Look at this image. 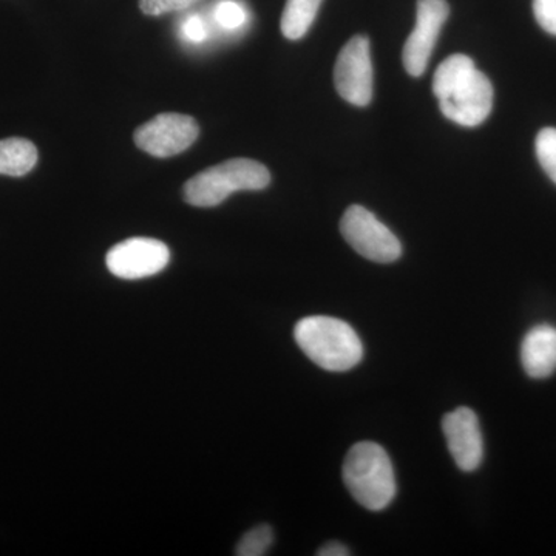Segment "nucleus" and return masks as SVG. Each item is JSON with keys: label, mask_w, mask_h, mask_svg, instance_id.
Here are the masks:
<instances>
[{"label": "nucleus", "mask_w": 556, "mask_h": 556, "mask_svg": "<svg viewBox=\"0 0 556 556\" xmlns=\"http://www.w3.org/2000/svg\"><path fill=\"white\" fill-rule=\"evenodd\" d=\"M334 83L340 97L350 104L365 108L372 98V64L369 40L354 36L340 50L334 68Z\"/></svg>", "instance_id": "0eeeda50"}, {"label": "nucleus", "mask_w": 556, "mask_h": 556, "mask_svg": "<svg viewBox=\"0 0 556 556\" xmlns=\"http://www.w3.org/2000/svg\"><path fill=\"white\" fill-rule=\"evenodd\" d=\"M214 17L219 27L228 31H236L247 25L248 11L236 0H222L215 7Z\"/></svg>", "instance_id": "2eb2a0df"}, {"label": "nucleus", "mask_w": 556, "mask_h": 556, "mask_svg": "<svg viewBox=\"0 0 556 556\" xmlns=\"http://www.w3.org/2000/svg\"><path fill=\"white\" fill-rule=\"evenodd\" d=\"M195 0H139V9L148 16L174 13L189 9Z\"/></svg>", "instance_id": "f3484780"}, {"label": "nucleus", "mask_w": 556, "mask_h": 556, "mask_svg": "<svg viewBox=\"0 0 556 556\" xmlns=\"http://www.w3.org/2000/svg\"><path fill=\"white\" fill-rule=\"evenodd\" d=\"M38 149L25 138L0 139V175L24 177L35 169Z\"/></svg>", "instance_id": "f8f14e48"}, {"label": "nucleus", "mask_w": 556, "mask_h": 556, "mask_svg": "<svg viewBox=\"0 0 556 556\" xmlns=\"http://www.w3.org/2000/svg\"><path fill=\"white\" fill-rule=\"evenodd\" d=\"M536 156L541 167L556 185V129L547 127L538 134Z\"/></svg>", "instance_id": "dca6fc26"}, {"label": "nucleus", "mask_w": 556, "mask_h": 556, "mask_svg": "<svg viewBox=\"0 0 556 556\" xmlns=\"http://www.w3.org/2000/svg\"><path fill=\"white\" fill-rule=\"evenodd\" d=\"M170 262V249L163 241L135 237L110 249L108 269L124 280L156 276Z\"/></svg>", "instance_id": "6e6552de"}, {"label": "nucleus", "mask_w": 556, "mask_h": 556, "mask_svg": "<svg viewBox=\"0 0 556 556\" xmlns=\"http://www.w3.org/2000/svg\"><path fill=\"white\" fill-rule=\"evenodd\" d=\"M343 481L362 507L380 511L396 496V477L386 450L375 442H358L348 452Z\"/></svg>", "instance_id": "7ed1b4c3"}, {"label": "nucleus", "mask_w": 556, "mask_h": 556, "mask_svg": "<svg viewBox=\"0 0 556 556\" xmlns=\"http://www.w3.org/2000/svg\"><path fill=\"white\" fill-rule=\"evenodd\" d=\"M448 14V3L445 0H417L416 27L408 36L402 53L408 75L419 78L426 73L439 33L447 22Z\"/></svg>", "instance_id": "1a4fd4ad"}, {"label": "nucleus", "mask_w": 556, "mask_h": 556, "mask_svg": "<svg viewBox=\"0 0 556 556\" xmlns=\"http://www.w3.org/2000/svg\"><path fill=\"white\" fill-rule=\"evenodd\" d=\"M270 182L269 170L254 160L236 159L200 172L185 185L190 206L215 207L236 192L263 190Z\"/></svg>", "instance_id": "20e7f679"}, {"label": "nucleus", "mask_w": 556, "mask_h": 556, "mask_svg": "<svg viewBox=\"0 0 556 556\" xmlns=\"http://www.w3.org/2000/svg\"><path fill=\"white\" fill-rule=\"evenodd\" d=\"M197 121L181 113H161L135 131V144L156 159H169L189 149L197 141Z\"/></svg>", "instance_id": "423d86ee"}, {"label": "nucleus", "mask_w": 556, "mask_h": 556, "mask_svg": "<svg viewBox=\"0 0 556 556\" xmlns=\"http://www.w3.org/2000/svg\"><path fill=\"white\" fill-rule=\"evenodd\" d=\"M182 35H185L189 42L201 43L207 39L208 31L204 21L197 16V14H193L182 24Z\"/></svg>", "instance_id": "6ab92c4d"}, {"label": "nucleus", "mask_w": 556, "mask_h": 556, "mask_svg": "<svg viewBox=\"0 0 556 556\" xmlns=\"http://www.w3.org/2000/svg\"><path fill=\"white\" fill-rule=\"evenodd\" d=\"M442 430L456 466L463 471H473L484 457V441L477 413L467 407L456 408L442 420Z\"/></svg>", "instance_id": "9d476101"}, {"label": "nucleus", "mask_w": 556, "mask_h": 556, "mask_svg": "<svg viewBox=\"0 0 556 556\" xmlns=\"http://www.w3.org/2000/svg\"><path fill=\"white\" fill-rule=\"evenodd\" d=\"M321 0H287L281 14V33L289 40L302 39L316 21Z\"/></svg>", "instance_id": "ddd939ff"}, {"label": "nucleus", "mask_w": 556, "mask_h": 556, "mask_svg": "<svg viewBox=\"0 0 556 556\" xmlns=\"http://www.w3.org/2000/svg\"><path fill=\"white\" fill-rule=\"evenodd\" d=\"M433 93L442 115L464 127H477L493 109V86L466 54H453L439 65Z\"/></svg>", "instance_id": "f257e3e1"}, {"label": "nucleus", "mask_w": 556, "mask_h": 556, "mask_svg": "<svg viewBox=\"0 0 556 556\" xmlns=\"http://www.w3.org/2000/svg\"><path fill=\"white\" fill-rule=\"evenodd\" d=\"M274 543V532L268 525H260L249 530L237 544L236 554L239 556H263L268 554Z\"/></svg>", "instance_id": "4468645a"}, {"label": "nucleus", "mask_w": 556, "mask_h": 556, "mask_svg": "<svg viewBox=\"0 0 556 556\" xmlns=\"http://www.w3.org/2000/svg\"><path fill=\"white\" fill-rule=\"evenodd\" d=\"M521 362L530 378L546 379L556 371V328L538 325L527 332L521 345Z\"/></svg>", "instance_id": "9b49d317"}, {"label": "nucleus", "mask_w": 556, "mask_h": 556, "mask_svg": "<svg viewBox=\"0 0 556 556\" xmlns=\"http://www.w3.org/2000/svg\"><path fill=\"white\" fill-rule=\"evenodd\" d=\"M340 232L357 254L371 262L393 263L401 258V241L368 208L357 204L348 207L340 222Z\"/></svg>", "instance_id": "39448f33"}, {"label": "nucleus", "mask_w": 556, "mask_h": 556, "mask_svg": "<svg viewBox=\"0 0 556 556\" xmlns=\"http://www.w3.org/2000/svg\"><path fill=\"white\" fill-rule=\"evenodd\" d=\"M318 556H348L351 555L346 546L338 543V541H331V543L325 544L324 547L318 548Z\"/></svg>", "instance_id": "aec40b11"}, {"label": "nucleus", "mask_w": 556, "mask_h": 556, "mask_svg": "<svg viewBox=\"0 0 556 556\" xmlns=\"http://www.w3.org/2000/svg\"><path fill=\"white\" fill-rule=\"evenodd\" d=\"M300 350L327 371L342 372L356 367L364 357L361 338L351 325L340 318L311 316L302 318L294 329Z\"/></svg>", "instance_id": "f03ea898"}, {"label": "nucleus", "mask_w": 556, "mask_h": 556, "mask_svg": "<svg viewBox=\"0 0 556 556\" xmlns=\"http://www.w3.org/2000/svg\"><path fill=\"white\" fill-rule=\"evenodd\" d=\"M533 13L541 28L556 36V0H533Z\"/></svg>", "instance_id": "a211bd4d"}]
</instances>
